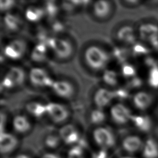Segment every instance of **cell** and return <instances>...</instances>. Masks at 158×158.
I'll use <instances>...</instances> for the list:
<instances>
[{
    "label": "cell",
    "mask_w": 158,
    "mask_h": 158,
    "mask_svg": "<svg viewBox=\"0 0 158 158\" xmlns=\"http://www.w3.org/2000/svg\"><path fill=\"white\" fill-rule=\"evenodd\" d=\"M84 58L88 67L94 70L104 69L110 60L109 54L98 45H90L85 51Z\"/></svg>",
    "instance_id": "cell-1"
},
{
    "label": "cell",
    "mask_w": 158,
    "mask_h": 158,
    "mask_svg": "<svg viewBox=\"0 0 158 158\" xmlns=\"http://www.w3.org/2000/svg\"><path fill=\"white\" fill-rule=\"evenodd\" d=\"M47 45L49 49L59 59H67L73 54V46L66 39L59 37H50L47 42Z\"/></svg>",
    "instance_id": "cell-2"
},
{
    "label": "cell",
    "mask_w": 158,
    "mask_h": 158,
    "mask_svg": "<svg viewBox=\"0 0 158 158\" xmlns=\"http://www.w3.org/2000/svg\"><path fill=\"white\" fill-rule=\"evenodd\" d=\"M46 115L54 123L60 124L64 123L70 116V111L67 107L64 104L49 102L46 104Z\"/></svg>",
    "instance_id": "cell-3"
},
{
    "label": "cell",
    "mask_w": 158,
    "mask_h": 158,
    "mask_svg": "<svg viewBox=\"0 0 158 158\" xmlns=\"http://www.w3.org/2000/svg\"><path fill=\"white\" fill-rule=\"evenodd\" d=\"M28 77L30 83L38 88H51L55 81L45 69L39 67L31 68L29 72Z\"/></svg>",
    "instance_id": "cell-4"
},
{
    "label": "cell",
    "mask_w": 158,
    "mask_h": 158,
    "mask_svg": "<svg viewBox=\"0 0 158 158\" xmlns=\"http://www.w3.org/2000/svg\"><path fill=\"white\" fill-rule=\"evenodd\" d=\"M27 49L26 42L20 38L14 39L6 44L4 48V54L7 58L17 60L21 59Z\"/></svg>",
    "instance_id": "cell-5"
},
{
    "label": "cell",
    "mask_w": 158,
    "mask_h": 158,
    "mask_svg": "<svg viewBox=\"0 0 158 158\" xmlns=\"http://www.w3.org/2000/svg\"><path fill=\"white\" fill-rule=\"evenodd\" d=\"M139 39L152 46H158V26L152 23H144L138 30Z\"/></svg>",
    "instance_id": "cell-6"
},
{
    "label": "cell",
    "mask_w": 158,
    "mask_h": 158,
    "mask_svg": "<svg viewBox=\"0 0 158 158\" xmlns=\"http://www.w3.org/2000/svg\"><path fill=\"white\" fill-rule=\"evenodd\" d=\"M133 114L130 109L125 104L118 102L110 109V116L112 121L117 125H122L131 121Z\"/></svg>",
    "instance_id": "cell-7"
},
{
    "label": "cell",
    "mask_w": 158,
    "mask_h": 158,
    "mask_svg": "<svg viewBox=\"0 0 158 158\" xmlns=\"http://www.w3.org/2000/svg\"><path fill=\"white\" fill-rule=\"evenodd\" d=\"M93 137L95 143L103 149L112 148L115 143L113 133L108 128L103 127L95 128L93 132Z\"/></svg>",
    "instance_id": "cell-8"
},
{
    "label": "cell",
    "mask_w": 158,
    "mask_h": 158,
    "mask_svg": "<svg viewBox=\"0 0 158 158\" xmlns=\"http://www.w3.org/2000/svg\"><path fill=\"white\" fill-rule=\"evenodd\" d=\"M53 93L59 98L69 99L75 94V88L72 83L66 80H56L51 88Z\"/></svg>",
    "instance_id": "cell-9"
},
{
    "label": "cell",
    "mask_w": 158,
    "mask_h": 158,
    "mask_svg": "<svg viewBox=\"0 0 158 158\" xmlns=\"http://www.w3.org/2000/svg\"><path fill=\"white\" fill-rule=\"evenodd\" d=\"M59 135L65 144L72 145L80 142L81 138L78 131L73 124H65L62 126L59 132Z\"/></svg>",
    "instance_id": "cell-10"
},
{
    "label": "cell",
    "mask_w": 158,
    "mask_h": 158,
    "mask_svg": "<svg viewBox=\"0 0 158 158\" xmlns=\"http://www.w3.org/2000/svg\"><path fill=\"white\" fill-rule=\"evenodd\" d=\"M154 101L153 95L146 91H139L132 98L134 106L141 111H144L151 107L154 103Z\"/></svg>",
    "instance_id": "cell-11"
},
{
    "label": "cell",
    "mask_w": 158,
    "mask_h": 158,
    "mask_svg": "<svg viewBox=\"0 0 158 158\" xmlns=\"http://www.w3.org/2000/svg\"><path fill=\"white\" fill-rule=\"evenodd\" d=\"M114 98V91L104 88H100L95 92L93 101L96 108L104 109L111 103Z\"/></svg>",
    "instance_id": "cell-12"
},
{
    "label": "cell",
    "mask_w": 158,
    "mask_h": 158,
    "mask_svg": "<svg viewBox=\"0 0 158 158\" xmlns=\"http://www.w3.org/2000/svg\"><path fill=\"white\" fill-rule=\"evenodd\" d=\"M116 38L118 41L126 45L135 44L136 40L135 29L130 25H124L118 29Z\"/></svg>",
    "instance_id": "cell-13"
},
{
    "label": "cell",
    "mask_w": 158,
    "mask_h": 158,
    "mask_svg": "<svg viewBox=\"0 0 158 158\" xmlns=\"http://www.w3.org/2000/svg\"><path fill=\"white\" fill-rule=\"evenodd\" d=\"M14 131L20 134H25L31 129V123L27 116L23 114L15 115L12 120Z\"/></svg>",
    "instance_id": "cell-14"
},
{
    "label": "cell",
    "mask_w": 158,
    "mask_h": 158,
    "mask_svg": "<svg viewBox=\"0 0 158 158\" xmlns=\"http://www.w3.org/2000/svg\"><path fill=\"white\" fill-rule=\"evenodd\" d=\"M1 152L2 154H7L13 151L18 145L17 138L9 133L1 134Z\"/></svg>",
    "instance_id": "cell-15"
},
{
    "label": "cell",
    "mask_w": 158,
    "mask_h": 158,
    "mask_svg": "<svg viewBox=\"0 0 158 158\" xmlns=\"http://www.w3.org/2000/svg\"><path fill=\"white\" fill-rule=\"evenodd\" d=\"M2 22L6 30L10 33L19 31L22 27V22L20 17L10 12L5 14Z\"/></svg>",
    "instance_id": "cell-16"
},
{
    "label": "cell",
    "mask_w": 158,
    "mask_h": 158,
    "mask_svg": "<svg viewBox=\"0 0 158 158\" xmlns=\"http://www.w3.org/2000/svg\"><path fill=\"white\" fill-rule=\"evenodd\" d=\"M110 2L100 0L95 1L93 5L94 15L99 19H104L108 17L111 11Z\"/></svg>",
    "instance_id": "cell-17"
},
{
    "label": "cell",
    "mask_w": 158,
    "mask_h": 158,
    "mask_svg": "<svg viewBox=\"0 0 158 158\" xmlns=\"http://www.w3.org/2000/svg\"><path fill=\"white\" fill-rule=\"evenodd\" d=\"M47 44L37 43L31 50L30 57L36 63H42L46 61L49 51Z\"/></svg>",
    "instance_id": "cell-18"
},
{
    "label": "cell",
    "mask_w": 158,
    "mask_h": 158,
    "mask_svg": "<svg viewBox=\"0 0 158 158\" xmlns=\"http://www.w3.org/2000/svg\"><path fill=\"white\" fill-rule=\"evenodd\" d=\"M143 143L141 139L136 135H129L122 141L123 149L130 153H133L139 151L143 147Z\"/></svg>",
    "instance_id": "cell-19"
},
{
    "label": "cell",
    "mask_w": 158,
    "mask_h": 158,
    "mask_svg": "<svg viewBox=\"0 0 158 158\" xmlns=\"http://www.w3.org/2000/svg\"><path fill=\"white\" fill-rule=\"evenodd\" d=\"M45 15L46 14L44 7L37 6H30L25 11V19L31 23L40 22Z\"/></svg>",
    "instance_id": "cell-20"
},
{
    "label": "cell",
    "mask_w": 158,
    "mask_h": 158,
    "mask_svg": "<svg viewBox=\"0 0 158 158\" xmlns=\"http://www.w3.org/2000/svg\"><path fill=\"white\" fill-rule=\"evenodd\" d=\"M25 110L32 117L40 118L46 115V104L38 101H31L25 105Z\"/></svg>",
    "instance_id": "cell-21"
},
{
    "label": "cell",
    "mask_w": 158,
    "mask_h": 158,
    "mask_svg": "<svg viewBox=\"0 0 158 158\" xmlns=\"http://www.w3.org/2000/svg\"><path fill=\"white\" fill-rule=\"evenodd\" d=\"M6 74L14 81L16 87L21 86L25 80V72L20 67L13 66L9 69Z\"/></svg>",
    "instance_id": "cell-22"
},
{
    "label": "cell",
    "mask_w": 158,
    "mask_h": 158,
    "mask_svg": "<svg viewBox=\"0 0 158 158\" xmlns=\"http://www.w3.org/2000/svg\"><path fill=\"white\" fill-rule=\"evenodd\" d=\"M131 122L139 130L143 131H148L151 127V122L149 118L142 115H133Z\"/></svg>",
    "instance_id": "cell-23"
},
{
    "label": "cell",
    "mask_w": 158,
    "mask_h": 158,
    "mask_svg": "<svg viewBox=\"0 0 158 158\" xmlns=\"http://www.w3.org/2000/svg\"><path fill=\"white\" fill-rule=\"evenodd\" d=\"M143 156L145 158L158 157V145L152 139H148L143 146Z\"/></svg>",
    "instance_id": "cell-24"
},
{
    "label": "cell",
    "mask_w": 158,
    "mask_h": 158,
    "mask_svg": "<svg viewBox=\"0 0 158 158\" xmlns=\"http://www.w3.org/2000/svg\"><path fill=\"white\" fill-rule=\"evenodd\" d=\"M102 79L106 85L110 87L117 86L119 81L118 74L112 69H106L103 72Z\"/></svg>",
    "instance_id": "cell-25"
},
{
    "label": "cell",
    "mask_w": 158,
    "mask_h": 158,
    "mask_svg": "<svg viewBox=\"0 0 158 158\" xmlns=\"http://www.w3.org/2000/svg\"><path fill=\"white\" fill-rule=\"evenodd\" d=\"M89 118L91 123L100 125L106 121V115L103 109L96 108L91 111Z\"/></svg>",
    "instance_id": "cell-26"
},
{
    "label": "cell",
    "mask_w": 158,
    "mask_h": 158,
    "mask_svg": "<svg viewBox=\"0 0 158 158\" xmlns=\"http://www.w3.org/2000/svg\"><path fill=\"white\" fill-rule=\"evenodd\" d=\"M112 56L117 62L121 65L127 62L129 52L127 49L122 47H115L112 50Z\"/></svg>",
    "instance_id": "cell-27"
},
{
    "label": "cell",
    "mask_w": 158,
    "mask_h": 158,
    "mask_svg": "<svg viewBox=\"0 0 158 158\" xmlns=\"http://www.w3.org/2000/svg\"><path fill=\"white\" fill-rule=\"evenodd\" d=\"M148 82L153 88H158V66L156 64L150 67L148 72Z\"/></svg>",
    "instance_id": "cell-28"
},
{
    "label": "cell",
    "mask_w": 158,
    "mask_h": 158,
    "mask_svg": "<svg viewBox=\"0 0 158 158\" xmlns=\"http://www.w3.org/2000/svg\"><path fill=\"white\" fill-rule=\"evenodd\" d=\"M120 71L122 75L128 80L136 77V70L135 66L131 64L126 62L121 65Z\"/></svg>",
    "instance_id": "cell-29"
},
{
    "label": "cell",
    "mask_w": 158,
    "mask_h": 158,
    "mask_svg": "<svg viewBox=\"0 0 158 158\" xmlns=\"http://www.w3.org/2000/svg\"><path fill=\"white\" fill-rule=\"evenodd\" d=\"M61 140L59 135L51 133L46 136L44 139V144L49 148L56 149L60 145Z\"/></svg>",
    "instance_id": "cell-30"
},
{
    "label": "cell",
    "mask_w": 158,
    "mask_h": 158,
    "mask_svg": "<svg viewBox=\"0 0 158 158\" xmlns=\"http://www.w3.org/2000/svg\"><path fill=\"white\" fill-rule=\"evenodd\" d=\"M46 15L49 18H54L59 11V7L54 1H46L44 7Z\"/></svg>",
    "instance_id": "cell-31"
},
{
    "label": "cell",
    "mask_w": 158,
    "mask_h": 158,
    "mask_svg": "<svg viewBox=\"0 0 158 158\" xmlns=\"http://www.w3.org/2000/svg\"><path fill=\"white\" fill-rule=\"evenodd\" d=\"M67 158H85L83 148L78 144L73 146L69 151Z\"/></svg>",
    "instance_id": "cell-32"
},
{
    "label": "cell",
    "mask_w": 158,
    "mask_h": 158,
    "mask_svg": "<svg viewBox=\"0 0 158 158\" xmlns=\"http://www.w3.org/2000/svg\"><path fill=\"white\" fill-rule=\"evenodd\" d=\"M132 52L136 56H143L147 54L149 49L144 44L140 43H136L132 46Z\"/></svg>",
    "instance_id": "cell-33"
},
{
    "label": "cell",
    "mask_w": 158,
    "mask_h": 158,
    "mask_svg": "<svg viewBox=\"0 0 158 158\" xmlns=\"http://www.w3.org/2000/svg\"><path fill=\"white\" fill-rule=\"evenodd\" d=\"M1 87L5 89H12L16 88L14 81L6 73L1 81Z\"/></svg>",
    "instance_id": "cell-34"
},
{
    "label": "cell",
    "mask_w": 158,
    "mask_h": 158,
    "mask_svg": "<svg viewBox=\"0 0 158 158\" xmlns=\"http://www.w3.org/2000/svg\"><path fill=\"white\" fill-rule=\"evenodd\" d=\"M114 92L115 98H118L121 100L127 99L129 96V89L127 88H119L114 91Z\"/></svg>",
    "instance_id": "cell-35"
},
{
    "label": "cell",
    "mask_w": 158,
    "mask_h": 158,
    "mask_svg": "<svg viewBox=\"0 0 158 158\" xmlns=\"http://www.w3.org/2000/svg\"><path fill=\"white\" fill-rule=\"evenodd\" d=\"M127 84H128L127 88L128 89H136V88H139L142 85V81L139 78L137 77H135L128 80Z\"/></svg>",
    "instance_id": "cell-36"
},
{
    "label": "cell",
    "mask_w": 158,
    "mask_h": 158,
    "mask_svg": "<svg viewBox=\"0 0 158 158\" xmlns=\"http://www.w3.org/2000/svg\"><path fill=\"white\" fill-rule=\"evenodd\" d=\"M1 10L2 12H8L9 10H10L15 4L14 1H9V0H1Z\"/></svg>",
    "instance_id": "cell-37"
},
{
    "label": "cell",
    "mask_w": 158,
    "mask_h": 158,
    "mask_svg": "<svg viewBox=\"0 0 158 158\" xmlns=\"http://www.w3.org/2000/svg\"><path fill=\"white\" fill-rule=\"evenodd\" d=\"M52 30L55 33H61L64 31L65 26L64 24L60 21L55 20L51 25Z\"/></svg>",
    "instance_id": "cell-38"
},
{
    "label": "cell",
    "mask_w": 158,
    "mask_h": 158,
    "mask_svg": "<svg viewBox=\"0 0 158 158\" xmlns=\"http://www.w3.org/2000/svg\"><path fill=\"white\" fill-rule=\"evenodd\" d=\"M91 158H109V157L106 149H101L96 152H94Z\"/></svg>",
    "instance_id": "cell-39"
},
{
    "label": "cell",
    "mask_w": 158,
    "mask_h": 158,
    "mask_svg": "<svg viewBox=\"0 0 158 158\" xmlns=\"http://www.w3.org/2000/svg\"><path fill=\"white\" fill-rule=\"evenodd\" d=\"M42 158H60L59 156H58L56 154H51V153H47L45 154Z\"/></svg>",
    "instance_id": "cell-40"
},
{
    "label": "cell",
    "mask_w": 158,
    "mask_h": 158,
    "mask_svg": "<svg viewBox=\"0 0 158 158\" xmlns=\"http://www.w3.org/2000/svg\"><path fill=\"white\" fill-rule=\"evenodd\" d=\"M125 2L128 5L135 6V5H137L139 3H140L141 1H125Z\"/></svg>",
    "instance_id": "cell-41"
},
{
    "label": "cell",
    "mask_w": 158,
    "mask_h": 158,
    "mask_svg": "<svg viewBox=\"0 0 158 158\" xmlns=\"http://www.w3.org/2000/svg\"><path fill=\"white\" fill-rule=\"evenodd\" d=\"M15 158H30V157L25 154H20V155L17 156Z\"/></svg>",
    "instance_id": "cell-42"
},
{
    "label": "cell",
    "mask_w": 158,
    "mask_h": 158,
    "mask_svg": "<svg viewBox=\"0 0 158 158\" xmlns=\"http://www.w3.org/2000/svg\"><path fill=\"white\" fill-rule=\"evenodd\" d=\"M121 158H133V157H121Z\"/></svg>",
    "instance_id": "cell-43"
}]
</instances>
